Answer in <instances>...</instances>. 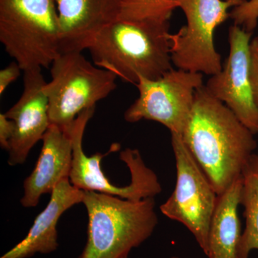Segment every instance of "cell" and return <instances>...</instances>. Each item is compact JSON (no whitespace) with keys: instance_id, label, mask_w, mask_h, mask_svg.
<instances>
[{"instance_id":"obj_7","label":"cell","mask_w":258,"mask_h":258,"mask_svg":"<svg viewBox=\"0 0 258 258\" xmlns=\"http://www.w3.org/2000/svg\"><path fill=\"white\" fill-rule=\"evenodd\" d=\"M171 140L175 158L176 185L160 210L168 218L185 226L208 256L209 232L219 196L181 134L171 133Z\"/></svg>"},{"instance_id":"obj_6","label":"cell","mask_w":258,"mask_h":258,"mask_svg":"<svg viewBox=\"0 0 258 258\" xmlns=\"http://www.w3.org/2000/svg\"><path fill=\"white\" fill-rule=\"evenodd\" d=\"M95 109L90 108L80 113L71 129L73 161L69 177L71 184L83 191L107 194L133 202L155 198L161 192L162 187L157 174L146 165L138 149L128 148L120 152V160L126 164L131 173L130 184L125 186H115L110 182L101 168L103 158L118 152L119 144H112L105 154L96 153L91 157L85 154L83 136Z\"/></svg>"},{"instance_id":"obj_12","label":"cell","mask_w":258,"mask_h":258,"mask_svg":"<svg viewBox=\"0 0 258 258\" xmlns=\"http://www.w3.org/2000/svg\"><path fill=\"white\" fill-rule=\"evenodd\" d=\"M61 34L60 53L88 50L105 27L119 18L121 0H54Z\"/></svg>"},{"instance_id":"obj_9","label":"cell","mask_w":258,"mask_h":258,"mask_svg":"<svg viewBox=\"0 0 258 258\" xmlns=\"http://www.w3.org/2000/svg\"><path fill=\"white\" fill-rule=\"evenodd\" d=\"M139 97L124 113L129 123L154 120L171 133L181 134L186 124L197 90L203 87V74L172 69L156 80L139 77Z\"/></svg>"},{"instance_id":"obj_14","label":"cell","mask_w":258,"mask_h":258,"mask_svg":"<svg viewBox=\"0 0 258 258\" xmlns=\"http://www.w3.org/2000/svg\"><path fill=\"white\" fill-rule=\"evenodd\" d=\"M84 191L76 187L69 178L61 181L50 194V201L35 218L28 235L1 258H29L35 254H50L58 247L57 222L64 212L82 203Z\"/></svg>"},{"instance_id":"obj_15","label":"cell","mask_w":258,"mask_h":258,"mask_svg":"<svg viewBox=\"0 0 258 258\" xmlns=\"http://www.w3.org/2000/svg\"><path fill=\"white\" fill-rule=\"evenodd\" d=\"M242 177L217 199L209 232V258H238L241 223L238 215Z\"/></svg>"},{"instance_id":"obj_24","label":"cell","mask_w":258,"mask_h":258,"mask_svg":"<svg viewBox=\"0 0 258 258\" xmlns=\"http://www.w3.org/2000/svg\"><path fill=\"white\" fill-rule=\"evenodd\" d=\"M257 38H258V35H257Z\"/></svg>"},{"instance_id":"obj_21","label":"cell","mask_w":258,"mask_h":258,"mask_svg":"<svg viewBox=\"0 0 258 258\" xmlns=\"http://www.w3.org/2000/svg\"><path fill=\"white\" fill-rule=\"evenodd\" d=\"M14 123L5 115L0 114V147L3 150L8 152L10 149V142L14 134Z\"/></svg>"},{"instance_id":"obj_8","label":"cell","mask_w":258,"mask_h":258,"mask_svg":"<svg viewBox=\"0 0 258 258\" xmlns=\"http://www.w3.org/2000/svg\"><path fill=\"white\" fill-rule=\"evenodd\" d=\"M186 25L171 34V57L178 69L213 76L222 71L214 44L215 29L230 18L229 10L244 0H178Z\"/></svg>"},{"instance_id":"obj_16","label":"cell","mask_w":258,"mask_h":258,"mask_svg":"<svg viewBox=\"0 0 258 258\" xmlns=\"http://www.w3.org/2000/svg\"><path fill=\"white\" fill-rule=\"evenodd\" d=\"M240 205L244 208L245 228L241 235L238 258H249L258 250V153L249 159L242 174Z\"/></svg>"},{"instance_id":"obj_23","label":"cell","mask_w":258,"mask_h":258,"mask_svg":"<svg viewBox=\"0 0 258 258\" xmlns=\"http://www.w3.org/2000/svg\"><path fill=\"white\" fill-rule=\"evenodd\" d=\"M124 258H128V257H124Z\"/></svg>"},{"instance_id":"obj_18","label":"cell","mask_w":258,"mask_h":258,"mask_svg":"<svg viewBox=\"0 0 258 258\" xmlns=\"http://www.w3.org/2000/svg\"><path fill=\"white\" fill-rule=\"evenodd\" d=\"M230 18L246 31L252 32L257 25L258 0H244L243 3L232 8Z\"/></svg>"},{"instance_id":"obj_3","label":"cell","mask_w":258,"mask_h":258,"mask_svg":"<svg viewBox=\"0 0 258 258\" xmlns=\"http://www.w3.org/2000/svg\"><path fill=\"white\" fill-rule=\"evenodd\" d=\"M88 237L77 258H124L152 236L158 225L154 198L133 202L84 191Z\"/></svg>"},{"instance_id":"obj_10","label":"cell","mask_w":258,"mask_h":258,"mask_svg":"<svg viewBox=\"0 0 258 258\" xmlns=\"http://www.w3.org/2000/svg\"><path fill=\"white\" fill-rule=\"evenodd\" d=\"M252 32L235 25L229 29L230 54L223 69L211 76L205 87L222 102L252 134H258V106L250 81Z\"/></svg>"},{"instance_id":"obj_2","label":"cell","mask_w":258,"mask_h":258,"mask_svg":"<svg viewBox=\"0 0 258 258\" xmlns=\"http://www.w3.org/2000/svg\"><path fill=\"white\" fill-rule=\"evenodd\" d=\"M169 22L117 19L93 39V63L125 82L161 78L172 70Z\"/></svg>"},{"instance_id":"obj_1","label":"cell","mask_w":258,"mask_h":258,"mask_svg":"<svg viewBox=\"0 0 258 258\" xmlns=\"http://www.w3.org/2000/svg\"><path fill=\"white\" fill-rule=\"evenodd\" d=\"M181 135L218 196L242 177L257 147L254 134L205 86L195 92Z\"/></svg>"},{"instance_id":"obj_20","label":"cell","mask_w":258,"mask_h":258,"mask_svg":"<svg viewBox=\"0 0 258 258\" xmlns=\"http://www.w3.org/2000/svg\"><path fill=\"white\" fill-rule=\"evenodd\" d=\"M21 69L18 62H11L9 66L0 71V96H3L6 91L14 81L18 79L21 74Z\"/></svg>"},{"instance_id":"obj_4","label":"cell","mask_w":258,"mask_h":258,"mask_svg":"<svg viewBox=\"0 0 258 258\" xmlns=\"http://www.w3.org/2000/svg\"><path fill=\"white\" fill-rule=\"evenodd\" d=\"M0 42L23 72L50 67L61 45L54 0H0Z\"/></svg>"},{"instance_id":"obj_22","label":"cell","mask_w":258,"mask_h":258,"mask_svg":"<svg viewBox=\"0 0 258 258\" xmlns=\"http://www.w3.org/2000/svg\"><path fill=\"white\" fill-rule=\"evenodd\" d=\"M171 258H179V257H175V256H174V257H171Z\"/></svg>"},{"instance_id":"obj_17","label":"cell","mask_w":258,"mask_h":258,"mask_svg":"<svg viewBox=\"0 0 258 258\" xmlns=\"http://www.w3.org/2000/svg\"><path fill=\"white\" fill-rule=\"evenodd\" d=\"M178 0H121L119 18L127 20L169 22Z\"/></svg>"},{"instance_id":"obj_19","label":"cell","mask_w":258,"mask_h":258,"mask_svg":"<svg viewBox=\"0 0 258 258\" xmlns=\"http://www.w3.org/2000/svg\"><path fill=\"white\" fill-rule=\"evenodd\" d=\"M250 81L254 101L258 106V38L252 40L250 43Z\"/></svg>"},{"instance_id":"obj_5","label":"cell","mask_w":258,"mask_h":258,"mask_svg":"<svg viewBox=\"0 0 258 258\" xmlns=\"http://www.w3.org/2000/svg\"><path fill=\"white\" fill-rule=\"evenodd\" d=\"M50 74L44 86L50 124L69 133L80 113L96 108L114 91L118 78L91 63L82 52L60 53L51 64Z\"/></svg>"},{"instance_id":"obj_11","label":"cell","mask_w":258,"mask_h":258,"mask_svg":"<svg viewBox=\"0 0 258 258\" xmlns=\"http://www.w3.org/2000/svg\"><path fill=\"white\" fill-rule=\"evenodd\" d=\"M24 89L16 103L5 115L14 123V134L8 151V164L15 166L27 160L35 144L42 141L50 125L48 101L44 92L46 81L42 69L24 71Z\"/></svg>"},{"instance_id":"obj_13","label":"cell","mask_w":258,"mask_h":258,"mask_svg":"<svg viewBox=\"0 0 258 258\" xmlns=\"http://www.w3.org/2000/svg\"><path fill=\"white\" fill-rule=\"evenodd\" d=\"M42 147L33 171L23 183L20 203L24 208H35L42 195L51 194L56 186L70 177L73 161L71 132L51 125L42 139Z\"/></svg>"}]
</instances>
